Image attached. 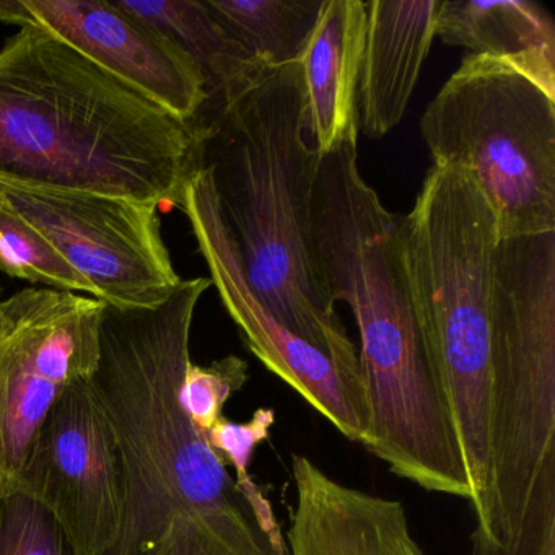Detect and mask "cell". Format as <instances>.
<instances>
[{
  "mask_svg": "<svg viewBox=\"0 0 555 555\" xmlns=\"http://www.w3.org/2000/svg\"><path fill=\"white\" fill-rule=\"evenodd\" d=\"M500 555H555V496L539 495L529 503L518 532Z\"/></svg>",
  "mask_w": 555,
  "mask_h": 555,
  "instance_id": "603a6c76",
  "label": "cell"
},
{
  "mask_svg": "<svg viewBox=\"0 0 555 555\" xmlns=\"http://www.w3.org/2000/svg\"><path fill=\"white\" fill-rule=\"evenodd\" d=\"M0 22L56 38L181 121H197L209 102L190 54L116 0H0Z\"/></svg>",
  "mask_w": 555,
  "mask_h": 555,
  "instance_id": "7c38bea8",
  "label": "cell"
},
{
  "mask_svg": "<svg viewBox=\"0 0 555 555\" xmlns=\"http://www.w3.org/2000/svg\"><path fill=\"white\" fill-rule=\"evenodd\" d=\"M292 473L291 555H427L398 500L346 486L304 454H294Z\"/></svg>",
  "mask_w": 555,
  "mask_h": 555,
  "instance_id": "4fadbf2b",
  "label": "cell"
},
{
  "mask_svg": "<svg viewBox=\"0 0 555 555\" xmlns=\"http://www.w3.org/2000/svg\"><path fill=\"white\" fill-rule=\"evenodd\" d=\"M405 269L463 450L470 505L482 513L489 480L490 294L495 217L457 165H434L401 217Z\"/></svg>",
  "mask_w": 555,
  "mask_h": 555,
  "instance_id": "5b68a950",
  "label": "cell"
},
{
  "mask_svg": "<svg viewBox=\"0 0 555 555\" xmlns=\"http://www.w3.org/2000/svg\"><path fill=\"white\" fill-rule=\"evenodd\" d=\"M248 53L266 67L297 63L324 0H206Z\"/></svg>",
  "mask_w": 555,
  "mask_h": 555,
  "instance_id": "ac0fdd59",
  "label": "cell"
},
{
  "mask_svg": "<svg viewBox=\"0 0 555 555\" xmlns=\"http://www.w3.org/2000/svg\"><path fill=\"white\" fill-rule=\"evenodd\" d=\"M0 272L54 291L89 294L93 288L53 243L0 197Z\"/></svg>",
  "mask_w": 555,
  "mask_h": 555,
  "instance_id": "d6986e66",
  "label": "cell"
},
{
  "mask_svg": "<svg viewBox=\"0 0 555 555\" xmlns=\"http://www.w3.org/2000/svg\"><path fill=\"white\" fill-rule=\"evenodd\" d=\"M157 555H171L170 552L167 551V547L165 545H162L160 551L157 552Z\"/></svg>",
  "mask_w": 555,
  "mask_h": 555,
  "instance_id": "cb8c5ba5",
  "label": "cell"
},
{
  "mask_svg": "<svg viewBox=\"0 0 555 555\" xmlns=\"http://www.w3.org/2000/svg\"><path fill=\"white\" fill-rule=\"evenodd\" d=\"M203 128L35 28L0 48V186L180 206Z\"/></svg>",
  "mask_w": 555,
  "mask_h": 555,
  "instance_id": "3957f363",
  "label": "cell"
},
{
  "mask_svg": "<svg viewBox=\"0 0 555 555\" xmlns=\"http://www.w3.org/2000/svg\"><path fill=\"white\" fill-rule=\"evenodd\" d=\"M0 555H76L54 516L22 489L0 495Z\"/></svg>",
  "mask_w": 555,
  "mask_h": 555,
  "instance_id": "ffe728a7",
  "label": "cell"
},
{
  "mask_svg": "<svg viewBox=\"0 0 555 555\" xmlns=\"http://www.w3.org/2000/svg\"><path fill=\"white\" fill-rule=\"evenodd\" d=\"M116 4L154 25L190 54L206 79L207 105L232 99L266 67L210 11L206 0H116Z\"/></svg>",
  "mask_w": 555,
  "mask_h": 555,
  "instance_id": "e0dca14e",
  "label": "cell"
},
{
  "mask_svg": "<svg viewBox=\"0 0 555 555\" xmlns=\"http://www.w3.org/2000/svg\"><path fill=\"white\" fill-rule=\"evenodd\" d=\"M210 279L183 281L160 307L105 305L90 376L125 467L121 531L105 555H287L274 516L259 512L183 402L191 327Z\"/></svg>",
  "mask_w": 555,
  "mask_h": 555,
  "instance_id": "6da1fadb",
  "label": "cell"
},
{
  "mask_svg": "<svg viewBox=\"0 0 555 555\" xmlns=\"http://www.w3.org/2000/svg\"><path fill=\"white\" fill-rule=\"evenodd\" d=\"M365 27L363 0H324L298 60L305 125L320 154L359 142L357 93Z\"/></svg>",
  "mask_w": 555,
  "mask_h": 555,
  "instance_id": "9a60e30c",
  "label": "cell"
},
{
  "mask_svg": "<svg viewBox=\"0 0 555 555\" xmlns=\"http://www.w3.org/2000/svg\"><path fill=\"white\" fill-rule=\"evenodd\" d=\"M15 489L60 522L76 555H105L125 518L121 451L89 378L74 382L38 430Z\"/></svg>",
  "mask_w": 555,
  "mask_h": 555,
  "instance_id": "8fae6325",
  "label": "cell"
},
{
  "mask_svg": "<svg viewBox=\"0 0 555 555\" xmlns=\"http://www.w3.org/2000/svg\"><path fill=\"white\" fill-rule=\"evenodd\" d=\"M275 422L274 409H258L248 422L236 424L222 417L207 431L206 437L212 450L235 469V480L245 495L251 500L253 505L264 513L266 516L274 515L271 503L262 495L259 487L253 482L249 476V463L259 443L268 440L272 425Z\"/></svg>",
  "mask_w": 555,
  "mask_h": 555,
  "instance_id": "7402d4cb",
  "label": "cell"
},
{
  "mask_svg": "<svg viewBox=\"0 0 555 555\" xmlns=\"http://www.w3.org/2000/svg\"><path fill=\"white\" fill-rule=\"evenodd\" d=\"M0 197L40 230L115 308H155L180 287L162 235L160 207L96 194L0 186Z\"/></svg>",
  "mask_w": 555,
  "mask_h": 555,
  "instance_id": "9c48e42d",
  "label": "cell"
},
{
  "mask_svg": "<svg viewBox=\"0 0 555 555\" xmlns=\"http://www.w3.org/2000/svg\"><path fill=\"white\" fill-rule=\"evenodd\" d=\"M437 37L505 61L555 93V24L531 0H441Z\"/></svg>",
  "mask_w": 555,
  "mask_h": 555,
  "instance_id": "2e32d148",
  "label": "cell"
},
{
  "mask_svg": "<svg viewBox=\"0 0 555 555\" xmlns=\"http://www.w3.org/2000/svg\"><path fill=\"white\" fill-rule=\"evenodd\" d=\"M555 463V232L499 240L490 294L489 480L473 544L502 551Z\"/></svg>",
  "mask_w": 555,
  "mask_h": 555,
  "instance_id": "8992f818",
  "label": "cell"
},
{
  "mask_svg": "<svg viewBox=\"0 0 555 555\" xmlns=\"http://www.w3.org/2000/svg\"><path fill=\"white\" fill-rule=\"evenodd\" d=\"M421 129L434 165L476 181L499 240L555 232V93L505 61L469 54Z\"/></svg>",
  "mask_w": 555,
  "mask_h": 555,
  "instance_id": "52a82bcc",
  "label": "cell"
},
{
  "mask_svg": "<svg viewBox=\"0 0 555 555\" xmlns=\"http://www.w3.org/2000/svg\"><path fill=\"white\" fill-rule=\"evenodd\" d=\"M401 217L363 180L359 144L318 155L308 245L327 297L349 305L359 330L370 412L362 444L396 476L470 502L450 402L409 284Z\"/></svg>",
  "mask_w": 555,
  "mask_h": 555,
  "instance_id": "7a4b0ae2",
  "label": "cell"
},
{
  "mask_svg": "<svg viewBox=\"0 0 555 555\" xmlns=\"http://www.w3.org/2000/svg\"><path fill=\"white\" fill-rule=\"evenodd\" d=\"M178 207L190 220L210 282L248 349L347 440L363 443L370 412L362 372L295 336L253 294L235 245L220 219L209 170L203 165L188 178Z\"/></svg>",
  "mask_w": 555,
  "mask_h": 555,
  "instance_id": "30bf717a",
  "label": "cell"
},
{
  "mask_svg": "<svg viewBox=\"0 0 555 555\" xmlns=\"http://www.w3.org/2000/svg\"><path fill=\"white\" fill-rule=\"evenodd\" d=\"M203 126L201 165L209 170L223 227L253 294L295 336L360 369L336 305L314 269L308 210L318 151L305 139L300 64L264 67Z\"/></svg>",
  "mask_w": 555,
  "mask_h": 555,
  "instance_id": "277c9868",
  "label": "cell"
},
{
  "mask_svg": "<svg viewBox=\"0 0 555 555\" xmlns=\"http://www.w3.org/2000/svg\"><path fill=\"white\" fill-rule=\"evenodd\" d=\"M248 363L236 356H227L210 365L186 369L183 378V402L194 424L207 434L223 417V408L248 382Z\"/></svg>",
  "mask_w": 555,
  "mask_h": 555,
  "instance_id": "44dd1931",
  "label": "cell"
},
{
  "mask_svg": "<svg viewBox=\"0 0 555 555\" xmlns=\"http://www.w3.org/2000/svg\"><path fill=\"white\" fill-rule=\"evenodd\" d=\"M441 0L366 2L365 41L357 112L370 139H382L404 118L437 38Z\"/></svg>",
  "mask_w": 555,
  "mask_h": 555,
  "instance_id": "5bb4252c",
  "label": "cell"
},
{
  "mask_svg": "<svg viewBox=\"0 0 555 555\" xmlns=\"http://www.w3.org/2000/svg\"><path fill=\"white\" fill-rule=\"evenodd\" d=\"M103 311L96 298L47 287L0 301V495L17 487L61 395L95 372Z\"/></svg>",
  "mask_w": 555,
  "mask_h": 555,
  "instance_id": "ba28073f",
  "label": "cell"
}]
</instances>
